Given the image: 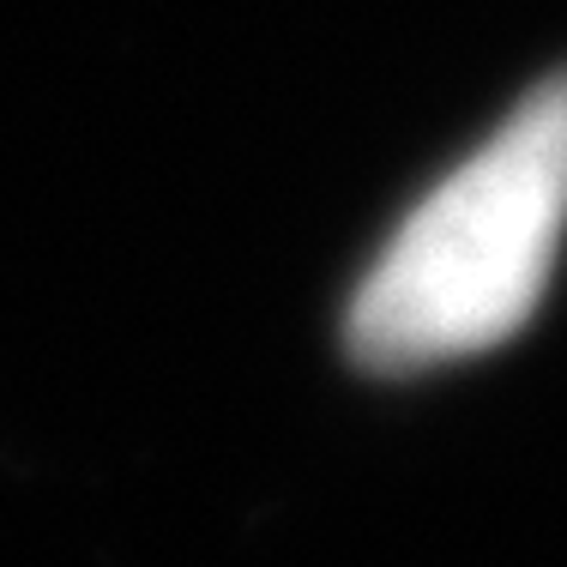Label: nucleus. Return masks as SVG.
<instances>
[{"mask_svg":"<svg viewBox=\"0 0 567 567\" xmlns=\"http://www.w3.org/2000/svg\"><path fill=\"white\" fill-rule=\"evenodd\" d=\"M567 236V66L399 224L350 296V357L423 374L507 344L537 315Z\"/></svg>","mask_w":567,"mask_h":567,"instance_id":"obj_1","label":"nucleus"}]
</instances>
